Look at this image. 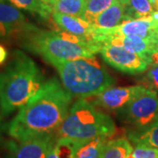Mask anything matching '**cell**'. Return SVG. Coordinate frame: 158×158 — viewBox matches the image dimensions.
<instances>
[{"mask_svg": "<svg viewBox=\"0 0 158 158\" xmlns=\"http://www.w3.org/2000/svg\"><path fill=\"white\" fill-rule=\"evenodd\" d=\"M108 141V138L101 137L87 141L80 148L76 158H101L104 147Z\"/></svg>", "mask_w": 158, "mask_h": 158, "instance_id": "21", "label": "cell"}, {"mask_svg": "<svg viewBox=\"0 0 158 158\" xmlns=\"http://www.w3.org/2000/svg\"><path fill=\"white\" fill-rule=\"evenodd\" d=\"M148 64H158V47L156 48L148 58Z\"/></svg>", "mask_w": 158, "mask_h": 158, "instance_id": "25", "label": "cell"}, {"mask_svg": "<svg viewBox=\"0 0 158 158\" xmlns=\"http://www.w3.org/2000/svg\"><path fill=\"white\" fill-rule=\"evenodd\" d=\"M8 58V51L3 45L0 44V65L3 64Z\"/></svg>", "mask_w": 158, "mask_h": 158, "instance_id": "26", "label": "cell"}, {"mask_svg": "<svg viewBox=\"0 0 158 158\" xmlns=\"http://www.w3.org/2000/svg\"><path fill=\"white\" fill-rule=\"evenodd\" d=\"M24 49L53 64L61 61L94 57L100 46L63 31H50L33 26L17 40Z\"/></svg>", "mask_w": 158, "mask_h": 158, "instance_id": "3", "label": "cell"}, {"mask_svg": "<svg viewBox=\"0 0 158 158\" xmlns=\"http://www.w3.org/2000/svg\"><path fill=\"white\" fill-rule=\"evenodd\" d=\"M96 43L100 47L102 44H106V43L122 46L127 48L128 50L138 54L146 62H148V58L152 53V51L158 47L157 42L136 35L102 37L100 39L97 40Z\"/></svg>", "mask_w": 158, "mask_h": 158, "instance_id": "13", "label": "cell"}, {"mask_svg": "<svg viewBox=\"0 0 158 158\" xmlns=\"http://www.w3.org/2000/svg\"><path fill=\"white\" fill-rule=\"evenodd\" d=\"M122 5L127 20L151 17L154 12L150 0H127Z\"/></svg>", "mask_w": 158, "mask_h": 158, "instance_id": "18", "label": "cell"}, {"mask_svg": "<svg viewBox=\"0 0 158 158\" xmlns=\"http://www.w3.org/2000/svg\"><path fill=\"white\" fill-rule=\"evenodd\" d=\"M115 130V123L110 116L96 109L87 99L79 98L70 106L67 118L56 135L89 141L101 137L109 138Z\"/></svg>", "mask_w": 158, "mask_h": 158, "instance_id": "5", "label": "cell"}, {"mask_svg": "<svg viewBox=\"0 0 158 158\" xmlns=\"http://www.w3.org/2000/svg\"><path fill=\"white\" fill-rule=\"evenodd\" d=\"M11 5L29 12L39 15L43 19H48L53 12L50 5L40 0H8Z\"/></svg>", "mask_w": 158, "mask_h": 158, "instance_id": "19", "label": "cell"}, {"mask_svg": "<svg viewBox=\"0 0 158 158\" xmlns=\"http://www.w3.org/2000/svg\"><path fill=\"white\" fill-rule=\"evenodd\" d=\"M72 96L56 77L46 81L10 121L8 135L17 141L55 135L68 116Z\"/></svg>", "mask_w": 158, "mask_h": 158, "instance_id": "1", "label": "cell"}, {"mask_svg": "<svg viewBox=\"0 0 158 158\" xmlns=\"http://www.w3.org/2000/svg\"><path fill=\"white\" fill-rule=\"evenodd\" d=\"M118 1H119V2H120L121 4H123V3H125V2H126L127 0H118Z\"/></svg>", "mask_w": 158, "mask_h": 158, "instance_id": "30", "label": "cell"}, {"mask_svg": "<svg viewBox=\"0 0 158 158\" xmlns=\"http://www.w3.org/2000/svg\"><path fill=\"white\" fill-rule=\"evenodd\" d=\"M85 142L87 141L57 137L55 135L50 142L47 158H76L78 149Z\"/></svg>", "mask_w": 158, "mask_h": 158, "instance_id": "14", "label": "cell"}, {"mask_svg": "<svg viewBox=\"0 0 158 158\" xmlns=\"http://www.w3.org/2000/svg\"><path fill=\"white\" fill-rule=\"evenodd\" d=\"M154 11H158V0H150Z\"/></svg>", "mask_w": 158, "mask_h": 158, "instance_id": "27", "label": "cell"}, {"mask_svg": "<svg viewBox=\"0 0 158 158\" xmlns=\"http://www.w3.org/2000/svg\"><path fill=\"white\" fill-rule=\"evenodd\" d=\"M99 53L105 62L113 69L129 75L146 71L148 62L133 51L115 44H102Z\"/></svg>", "mask_w": 158, "mask_h": 158, "instance_id": "7", "label": "cell"}, {"mask_svg": "<svg viewBox=\"0 0 158 158\" xmlns=\"http://www.w3.org/2000/svg\"><path fill=\"white\" fill-rule=\"evenodd\" d=\"M145 88V85H131L109 88L96 95L93 105L111 112H118L127 106L135 97Z\"/></svg>", "mask_w": 158, "mask_h": 158, "instance_id": "10", "label": "cell"}, {"mask_svg": "<svg viewBox=\"0 0 158 158\" xmlns=\"http://www.w3.org/2000/svg\"><path fill=\"white\" fill-rule=\"evenodd\" d=\"M145 86L156 90L158 93V64H153L148 69L146 77L144 78Z\"/></svg>", "mask_w": 158, "mask_h": 158, "instance_id": "24", "label": "cell"}, {"mask_svg": "<svg viewBox=\"0 0 158 158\" xmlns=\"http://www.w3.org/2000/svg\"><path fill=\"white\" fill-rule=\"evenodd\" d=\"M53 137L48 135L25 141H9L7 143L9 158H47Z\"/></svg>", "mask_w": 158, "mask_h": 158, "instance_id": "11", "label": "cell"}, {"mask_svg": "<svg viewBox=\"0 0 158 158\" xmlns=\"http://www.w3.org/2000/svg\"><path fill=\"white\" fill-rule=\"evenodd\" d=\"M52 19L57 27L63 32L72 34L80 39L94 42L93 36L95 33V27L86 21L83 18L53 11Z\"/></svg>", "mask_w": 158, "mask_h": 158, "instance_id": "12", "label": "cell"}, {"mask_svg": "<svg viewBox=\"0 0 158 158\" xmlns=\"http://www.w3.org/2000/svg\"><path fill=\"white\" fill-rule=\"evenodd\" d=\"M132 156L134 158H158V148L147 146H135Z\"/></svg>", "mask_w": 158, "mask_h": 158, "instance_id": "23", "label": "cell"}, {"mask_svg": "<svg viewBox=\"0 0 158 158\" xmlns=\"http://www.w3.org/2000/svg\"><path fill=\"white\" fill-rule=\"evenodd\" d=\"M40 1L44 2V3L48 4V5H50V6H52V4H53V1H54V0H40Z\"/></svg>", "mask_w": 158, "mask_h": 158, "instance_id": "28", "label": "cell"}, {"mask_svg": "<svg viewBox=\"0 0 158 158\" xmlns=\"http://www.w3.org/2000/svg\"><path fill=\"white\" fill-rule=\"evenodd\" d=\"M117 1L118 0H85L83 19L91 24L98 15L106 11Z\"/></svg>", "mask_w": 158, "mask_h": 158, "instance_id": "22", "label": "cell"}, {"mask_svg": "<svg viewBox=\"0 0 158 158\" xmlns=\"http://www.w3.org/2000/svg\"><path fill=\"white\" fill-rule=\"evenodd\" d=\"M127 137L135 146H147L158 148V117L144 127L133 128Z\"/></svg>", "mask_w": 158, "mask_h": 158, "instance_id": "16", "label": "cell"}, {"mask_svg": "<svg viewBox=\"0 0 158 158\" xmlns=\"http://www.w3.org/2000/svg\"><path fill=\"white\" fill-rule=\"evenodd\" d=\"M117 114L119 119L133 126L134 128L146 127L158 117V93L145 86Z\"/></svg>", "mask_w": 158, "mask_h": 158, "instance_id": "6", "label": "cell"}, {"mask_svg": "<svg viewBox=\"0 0 158 158\" xmlns=\"http://www.w3.org/2000/svg\"><path fill=\"white\" fill-rule=\"evenodd\" d=\"M126 20L127 19L125 14L124 6L118 0L113 6L98 15L91 25L96 28L110 29L118 27Z\"/></svg>", "mask_w": 158, "mask_h": 158, "instance_id": "15", "label": "cell"}, {"mask_svg": "<svg viewBox=\"0 0 158 158\" xmlns=\"http://www.w3.org/2000/svg\"><path fill=\"white\" fill-rule=\"evenodd\" d=\"M51 6L53 11L83 18L85 0H54Z\"/></svg>", "mask_w": 158, "mask_h": 158, "instance_id": "20", "label": "cell"}, {"mask_svg": "<svg viewBox=\"0 0 158 158\" xmlns=\"http://www.w3.org/2000/svg\"><path fill=\"white\" fill-rule=\"evenodd\" d=\"M134 148L129 139L118 138L108 141L102 151L101 158H127L133 153Z\"/></svg>", "mask_w": 158, "mask_h": 158, "instance_id": "17", "label": "cell"}, {"mask_svg": "<svg viewBox=\"0 0 158 158\" xmlns=\"http://www.w3.org/2000/svg\"><path fill=\"white\" fill-rule=\"evenodd\" d=\"M33 26L19 8L0 0V39L17 40Z\"/></svg>", "mask_w": 158, "mask_h": 158, "instance_id": "9", "label": "cell"}, {"mask_svg": "<svg viewBox=\"0 0 158 158\" xmlns=\"http://www.w3.org/2000/svg\"><path fill=\"white\" fill-rule=\"evenodd\" d=\"M37 63L21 50L12 51L11 60L0 71V108L4 115L19 110L45 84Z\"/></svg>", "mask_w": 158, "mask_h": 158, "instance_id": "2", "label": "cell"}, {"mask_svg": "<svg viewBox=\"0 0 158 158\" xmlns=\"http://www.w3.org/2000/svg\"><path fill=\"white\" fill-rule=\"evenodd\" d=\"M136 35L151 40L158 43V23L152 17L126 20L118 27L110 29L95 27L93 41L107 36H127Z\"/></svg>", "mask_w": 158, "mask_h": 158, "instance_id": "8", "label": "cell"}, {"mask_svg": "<svg viewBox=\"0 0 158 158\" xmlns=\"http://www.w3.org/2000/svg\"><path fill=\"white\" fill-rule=\"evenodd\" d=\"M52 65L58 71L63 88L72 97L96 96L116 84L94 57L56 62Z\"/></svg>", "mask_w": 158, "mask_h": 158, "instance_id": "4", "label": "cell"}, {"mask_svg": "<svg viewBox=\"0 0 158 158\" xmlns=\"http://www.w3.org/2000/svg\"><path fill=\"white\" fill-rule=\"evenodd\" d=\"M0 138H1V116H0Z\"/></svg>", "mask_w": 158, "mask_h": 158, "instance_id": "29", "label": "cell"}]
</instances>
